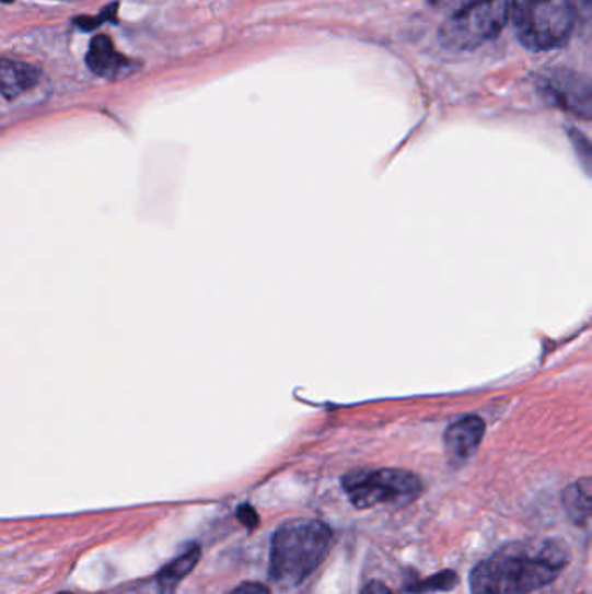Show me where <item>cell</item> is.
Returning <instances> with one entry per match:
<instances>
[{
  "mask_svg": "<svg viewBox=\"0 0 592 594\" xmlns=\"http://www.w3.org/2000/svg\"><path fill=\"white\" fill-rule=\"evenodd\" d=\"M570 551L561 540L508 544L471 573V594H526L549 586L567 569Z\"/></svg>",
  "mask_w": 592,
  "mask_h": 594,
  "instance_id": "1",
  "label": "cell"
},
{
  "mask_svg": "<svg viewBox=\"0 0 592 594\" xmlns=\"http://www.w3.org/2000/svg\"><path fill=\"white\" fill-rule=\"evenodd\" d=\"M333 543V531L320 520L283 523L271 540L269 578L283 590L301 586L324 563Z\"/></svg>",
  "mask_w": 592,
  "mask_h": 594,
  "instance_id": "2",
  "label": "cell"
},
{
  "mask_svg": "<svg viewBox=\"0 0 592 594\" xmlns=\"http://www.w3.org/2000/svg\"><path fill=\"white\" fill-rule=\"evenodd\" d=\"M509 16L520 43L530 51L564 47L577 25L573 0H511Z\"/></svg>",
  "mask_w": 592,
  "mask_h": 594,
  "instance_id": "3",
  "label": "cell"
},
{
  "mask_svg": "<svg viewBox=\"0 0 592 594\" xmlns=\"http://www.w3.org/2000/svg\"><path fill=\"white\" fill-rule=\"evenodd\" d=\"M508 20L509 0H458L438 37L449 51H473L496 38Z\"/></svg>",
  "mask_w": 592,
  "mask_h": 594,
  "instance_id": "4",
  "label": "cell"
},
{
  "mask_svg": "<svg viewBox=\"0 0 592 594\" xmlns=\"http://www.w3.org/2000/svg\"><path fill=\"white\" fill-rule=\"evenodd\" d=\"M343 489L357 510H370L383 504H410L422 493L425 485L405 469H358L343 478Z\"/></svg>",
  "mask_w": 592,
  "mask_h": 594,
  "instance_id": "5",
  "label": "cell"
},
{
  "mask_svg": "<svg viewBox=\"0 0 592 594\" xmlns=\"http://www.w3.org/2000/svg\"><path fill=\"white\" fill-rule=\"evenodd\" d=\"M541 85L542 93L549 97L553 105L579 115L584 120L591 118V84L584 77L568 70H558L549 73Z\"/></svg>",
  "mask_w": 592,
  "mask_h": 594,
  "instance_id": "6",
  "label": "cell"
},
{
  "mask_svg": "<svg viewBox=\"0 0 592 594\" xmlns=\"http://www.w3.org/2000/svg\"><path fill=\"white\" fill-rule=\"evenodd\" d=\"M85 61H88L91 72L103 77L106 81H120V79H126L139 70L138 63L115 49L108 35H97L91 40Z\"/></svg>",
  "mask_w": 592,
  "mask_h": 594,
  "instance_id": "7",
  "label": "cell"
},
{
  "mask_svg": "<svg viewBox=\"0 0 592 594\" xmlns=\"http://www.w3.org/2000/svg\"><path fill=\"white\" fill-rule=\"evenodd\" d=\"M485 436V421L467 416L450 426L445 433V451L450 463L463 464L478 452Z\"/></svg>",
  "mask_w": 592,
  "mask_h": 594,
  "instance_id": "8",
  "label": "cell"
},
{
  "mask_svg": "<svg viewBox=\"0 0 592 594\" xmlns=\"http://www.w3.org/2000/svg\"><path fill=\"white\" fill-rule=\"evenodd\" d=\"M40 70L34 65L0 58V94L8 100H16L28 93L40 81Z\"/></svg>",
  "mask_w": 592,
  "mask_h": 594,
  "instance_id": "9",
  "label": "cell"
},
{
  "mask_svg": "<svg viewBox=\"0 0 592 594\" xmlns=\"http://www.w3.org/2000/svg\"><path fill=\"white\" fill-rule=\"evenodd\" d=\"M564 506L571 522L579 527H588L592 506L591 480L589 478H582L565 490Z\"/></svg>",
  "mask_w": 592,
  "mask_h": 594,
  "instance_id": "10",
  "label": "cell"
},
{
  "mask_svg": "<svg viewBox=\"0 0 592 594\" xmlns=\"http://www.w3.org/2000/svg\"><path fill=\"white\" fill-rule=\"evenodd\" d=\"M200 560V548L191 546L188 551L183 552L179 558L169 563L162 572L159 573V582L162 586H176L181 579H185Z\"/></svg>",
  "mask_w": 592,
  "mask_h": 594,
  "instance_id": "11",
  "label": "cell"
},
{
  "mask_svg": "<svg viewBox=\"0 0 592 594\" xmlns=\"http://www.w3.org/2000/svg\"><path fill=\"white\" fill-rule=\"evenodd\" d=\"M118 4H109L108 8L103 9L102 13L96 18H80L77 20V25L82 30H94L96 26L102 25L105 22H117Z\"/></svg>",
  "mask_w": 592,
  "mask_h": 594,
  "instance_id": "12",
  "label": "cell"
},
{
  "mask_svg": "<svg viewBox=\"0 0 592 594\" xmlns=\"http://www.w3.org/2000/svg\"><path fill=\"white\" fill-rule=\"evenodd\" d=\"M455 584H457V575H455L454 572H445L441 573V575H437V578L422 582L419 590L416 591H428L431 590V587H434V590L446 591L452 590Z\"/></svg>",
  "mask_w": 592,
  "mask_h": 594,
  "instance_id": "13",
  "label": "cell"
},
{
  "mask_svg": "<svg viewBox=\"0 0 592 594\" xmlns=\"http://www.w3.org/2000/svg\"><path fill=\"white\" fill-rule=\"evenodd\" d=\"M571 141L576 143L577 152L582 156L585 167L589 170V162H591V144H589L588 138L580 135V132H571Z\"/></svg>",
  "mask_w": 592,
  "mask_h": 594,
  "instance_id": "14",
  "label": "cell"
},
{
  "mask_svg": "<svg viewBox=\"0 0 592 594\" xmlns=\"http://www.w3.org/2000/svg\"><path fill=\"white\" fill-rule=\"evenodd\" d=\"M236 514H239V520L244 523L245 527L254 528L259 523V516H257L256 511H254V508L247 506V504L240 506Z\"/></svg>",
  "mask_w": 592,
  "mask_h": 594,
  "instance_id": "15",
  "label": "cell"
},
{
  "mask_svg": "<svg viewBox=\"0 0 592 594\" xmlns=\"http://www.w3.org/2000/svg\"><path fill=\"white\" fill-rule=\"evenodd\" d=\"M228 594H271L269 593L268 587L263 586L259 582H245V584H240L235 590L230 591Z\"/></svg>",
  "mask_w": 592,
  "mask_h": 594,
  "instance_id": "16",
  "label": "cell"
},
{
  "mask_svg": "<svg viewBox=\"0 0 592 594\" xmlns=\"http://www.w3.org/2000/svg\"><path fill=\"white\" fill-rule=\"evenodd\" d=\"M360 594H393V591L386 584H383V582L372 581L361 590Z\"/></svg>",
  "mask_w": 592,
  "mask_h": 594,
  "instance_id": "17",
  "label": "cell"
},
{
  "mask_svg": "<svg viewBox=\"0 0 592 594\" xmlns=\"http://www.w3.org/2000/svg\"><path fill=\"white\" fill-rule=\"evenodd\" d=\"M0 2H5V4H11V2H14V0H0Z\"/></svg>",
  "mask_w": 592,
  "mask_h": 594,
  "instance_id": "18",
  "label": "cell"
},
{
  "mask_svg": "<svg viewBox=\"0 0 592 594\" xmlns=\"http://www.w3.org/2000/svg\"><path fill=\"white\" fill-rule=\"evenodd\" d=\"M59 594H70V593H59Z\"/></svg>",
  "mask_w": 592,
  "mask_h": 594,
  "instance_id": "19",
  "label": "cell"
}]
</instances>
